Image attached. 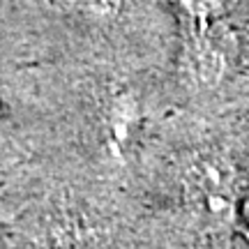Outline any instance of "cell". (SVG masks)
Instances as JSON below:
<instances>
[{
	"label": "cell",
	"mask_w": 249,
	"mask_h": 249,
	"mask_svg": "<svg viewBox=\"0 0 249 249\" xmlns=\"http://www.w3.org/2000/svg\"><path fill=\"white\" fill-rule=\"evenodd\" d=\"M182 185L189 203L213 222H226L238 213L235 171L222 155L201 152L182 171Z\"/></svg>",
	"instance_id": "obj_1"
},
{
	"label": "cell",
	"mask_w": 249,
	"mask_h": 249,
	"mask_svg": "<svg viewBox=\"0 0 249 249\" xmlns=\"http://www.w3.org/2000/svg\"><path fill=\"white\" fill-rule=\"evenodd\" d=\"M229 2L231 0H180L182 9L187 12V17L192 18V23L196 28H201V30L208 28L210 21H214L219 17Z\"/></svg>",
	"instance_id": "obj_2"
},
{
	"label": "cell",
	"mask_w": 249,
	"mask_h": 249,
	"mask_svg": "<svg viewBox=\"0 0 249 249\" xmlns=\"http://www.w3.org/2000/svg\"><path fill=\"white\" fill-rule=\"evenodd\" d=\"M76 7L88 14L92 18H99V21H108V18H116L123 7L127 5V0H74Z\"/></svg>",
	"instance_id": "obj_3"
},
{
	"label": "cell",
	"mask_w": 249,
	"mask_h": 249,
	"mask_svg": "<svg viewBox=\"0 0 249 249\" xmlns=\"http://www.w3.org/2000/svg\"><path fill=\"white\" fill-rule=\"evenodd\" d=\"M238 213H240L242 222L247 224V229H249V189L240 196V201H238Z\"/></svg>",
	"instance_id": "obj_4"
},
{
	"label": "cell",
	"mask_w": 249,
	"mask_h": 249,
	"mask_svg": "<svg viewBox=\"0 0 249 249\" xmlns=\"http://www.w3.org/2000/svg\"><path fill=\"white\" fill-rule=\"evenodd\" d=\"M0 120H2V104H0Z\"/></svg>",
	"instance_id": "obj_5"
}]
</instances>
